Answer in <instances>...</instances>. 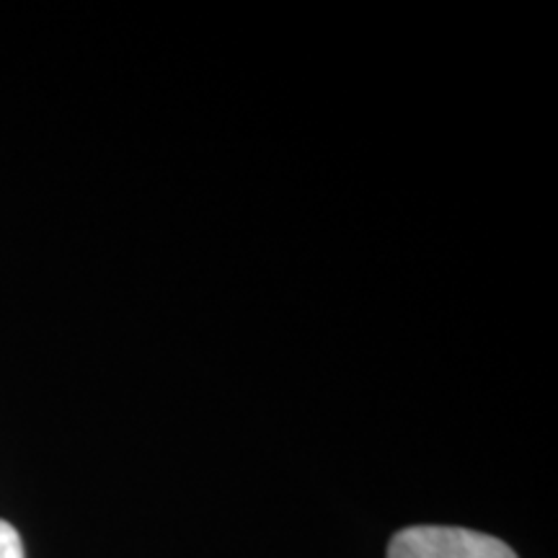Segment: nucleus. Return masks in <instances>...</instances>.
<instances>
[{
  "label": "nucleus",
  "instance_id": "2",
  "mask_svg": "<svg viewBox=\"0 0 558 558\" xmlns=\"http://www.w3.org/2000/svg\"><path fill=\"white\" fill-rule=\"evenodd\" d=\"M0 558H26L16 527L0 520Z\"/></svg>",
  "mask_w": 558,
  "mask_h": 558
},
{
  "label": "nucleus",
  "instance_id": "1",
  "mask_svg": "<svg viewBox=\"0 0 558 558\" xmlns=\"http://www.w3.org/2000/svg\"><path fill=\"white\" fill-rule=\"evenodd\" d=\"M388 558H518L492 535L463 527H409L390 541Z\"/></svg>",
  "mask_w": 558,
  "mask_h": 558
}]
</instances>
